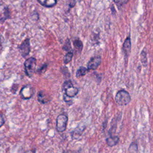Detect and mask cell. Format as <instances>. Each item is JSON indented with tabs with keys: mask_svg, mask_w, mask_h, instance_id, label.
I'll return each mask as SVG.
<instances>
[{
	"mask_svg": "<svg viewBox=\"0 0 153 153\" xmlns=\"http://www.w3.org/2000/svg\"><path fill=\"white\" fill-rule=\"evenodd\" d=\"M37 98L38 102L42 104L47 103L51 100V96L45 91H39L38 93Z\"/></svg>",
	"mask_w": 153,
	"mask_h": 153,
	"instance_id": "ba28073f",
	"label": "cell"
},
{
	"mask_svg": "<svg viewBox=\"0 0 153 153\" xmlns=\"http://www.w3.org/2000/svg\"><path fill=\"white\" fill-rule=\"evenodd\" d=\"M101 63V58L99 56H94L90 59L87 63V68L88 70L96 69Z\"/></svg>",
	"mask_w": 153,
	"mask_h": 153,
	"instance_id": "52a82bcc",
	"label": "cell"
},
{
	"mask_svg": "<svg viewBox=\"0 0 153 153\" xmlns=\"http://www.w3.org/2000/svg\"><path fill=\"white\" fill-rule=\"evenodd\" d=\"M36 63V60L34 57H29L25 62L24 66L25 73L26 75L29 77H31L33 75L35 72Z\"/></svg>",
	"mask_w": 153,
	"mask_h": 153,
	"instance_id": "3957f363",
	"label": "cell"
},
{
	"mask_svg": "<svg viewBox=\"0 0 153 153\" xmlns=\"http://www.w3.org/2000/svg\"><path fill=\"white\" fill-rule=\"evenodd\" d=\"M130 100L129 93L123 90L119 91L115 96V101L120 105H126L130 102Z\"/></svg>",
	"mask_w": 153,
	"mask_h": 153,
	"instance_id": "7a4b0ae2",
	"label": "cell"
},
{
	"mask_svg": "<svg viewBox=\"0 0 153 153\" xmlns=\"http://www.w3.org/2000/svg\"><path fill=\"white\" fill-rule=\"evenodd\" d=\"M73 55H74V53H73V51H68L65 56L64 57V60H63V62L65 64H68V63H69L71 60H72V58L73 57Z\"/></svg>",
	"mask_w": 153,
	"mask_h": 153,
	"instance_id": "5bb4252c",
	"label": "cell"
},
{
	"mask_svg": "<svg viewBox=\"0 0 153 153\" xmlns=\"http://www.w3.org/2000/svg\"><path fill=\"white\" fill-rule=\"evenodd\" d=\"M47 66V65L46 64H44V65L42 66L41 68H39V69H38V71L39 73H41L42 71H45V70L46 69Z\"/></svg>",
	"mask_w": 153,
	"mask_h": 153,
	"instance_id": "e0dca14e",
	"label": "cell"
},
{
	"mask_svg": "<svg viewBox=\"0 0 153 153\" xmlns=\"http://www.w3.org/2000/svg\"><path fill=\"white\" fill-rule=\"evenodd\" d=\"M68 117L66 115L62 114L58 115L56 119V130L59 132L64 131L67 126Z\"/></svg>",
	"mask_w": 153,
	"mask_h": 153,
	"instance_id": "277c9868",
	"label": "cell"
},
{
	"mask_svg": "<svg viewBox=\"0 0 153 153\" xmlns=\"http://www.w3.org/2000/svg\"><path fill=\"white\" fill-rule=\"evenodd\" d=\"M37 1L41 5L45 7H54L57 3V0H37Z\"/></svg>",
	"mask_w": 153,
	"mask_h": 153,
	"instance_id": "30bf717a",
	"label": "cell"
},
{
	"mask_svg": "<svg viewBox=\"0 0 153 153\" xmlns=\"http://www.w3.org/2000/svg\"><path fill=\"white\" fill-rule=\"evenodd\" d=\"M74 45L76 51L81 52L83 48V44L81 41L79 39H75L74 41Z\"/></svg>",
	"mask_w": 153,
	"mask_h": 153,
	"instance_id": "4fadbf2b",
	"label": "cell"
},
{
	"mask_svg": "<svg viewBox=\"0 0 153 153\" xmlns=\"http://www.w3.org/2000/svg\"><path fill=\"white\" fill-rule=\"evenodd\" d=\"M88 72V68H86L84 66H80L76 72V76L79 77L85 75Z\"/></svg>",
	"mask_w": 153,
	"mask_h": 153,
	"instance_id": "7c38bea8",
	"label": "cell"
},
{
	"mask_svg": "<svg viewBox=\"0 0 153 153\" xmlns=\"http://www.w3.org/2000/svg\"><path fill=\"white\" fill-rule=\"evenodd\" d=\"M4 123H5L4 119L3 117L0 114V127H2V126L4 125Z\"/></svg>",
	"mask_w": 153,
	"mask_h": 153,
	"instance_id": "ac0fdd59",
	"label": "cell"
},
{
	"mask_svg": "<svg viewBox=\"0 0 153 153\" xmlns=\"http://www.w3.org/2000/svg\"><path fill=\"white\" fill-rule=\"evenodd\" d=\"M33 94L34 90L30 85L23 86L20 91V95L23 99H29L33 96Z\"/></svg>",
	"mask_w": 153,
	"mask_h": 153,
	"instance_id": "8992f818",
	"label": "cell"
},
{
	"mask_svg": "<svg viewBox=\"0 0 153 153\" xmlns=\"http://www.w3.org/2000/svg\"><path fill=\"white\" fill-rule=\"evenodd\" d=\"M130 48H131V41H130V37L128 36L125 40L123 44V51L126 56H128V54L130 53Z\"/></svg>",
	"mask_w": 153,
	"mask_h": 153,
	"instance_id": "9c48e42d",
	"label": "cell"
},
{
	"mask_svg": "<svg viewBox=\"0 0 153 153\" xmlns=\"http://www.w3.org/2000/svg\"><path fill=\"white\" fill-rule=\"evenodd\" d=\"M62 90L65 91L64 94L70 98L75 96L79 91L78 88L74 87L70 80H67L63 82Z\"/></svg>",
	"mask_w": 153,
	"mask_h": 153,
	"instance_id": "6da1fadb",
	"label": "cell"
},
{
	"mask_svg": "<svg viewBox=\"0 0 153 153\" xmlns=\"http://www.w3.org/2000/svg\"><path fill=\"white\" fill-rule=\"evenodd\" d=\"M128 0H114V2L118 5V6H123L124 4H127Z\"/></svg>",
	"mask_w": 153,
	"mask_h": 153,
	"instance_id": "2e32d148",
	"label": "cell"
},
{
	"mask_svg": "<svg viewBox=\"0 0 153 153\" xmlns=\"http://www.w3.org/2000/svg\"><path fill=\"white\" fill-rule=\"evenodd\" d=\"M118 141L119 137L118 136H111L106 139V143L110 146H112L116 145Z\"/></svg>",
	"mask_w": 153,
	"mask_h": 153,
	"instance_id": "8fae6325",
	"label": "cell"
},
{
	"mask_svg": "<svg viewBox=\"0 0 153 153\" xmlns=\"http://www.w3.org/2000/svg\"><path fill=\"white\" fill-rule=\"evenodd\" d=\"M18 50L23 57H26L30 53V45L29 38L25 39L22 44L18 46Z\"/></svg>",
	"mask_w": 153,
	"mask_h": 153,
	"instance_id": "5b68a950",
	"label": "cell"
},
{
	"mask_svg": "<svg viewBox=\"0 0 153 153\" xmlns=\"http://www.w3.org/2000/svg\"><path fill=\"white\" fill-rule=\"evenodd\" d=\"M63 153H76L74 151H71V150H69V151H64Z\"/></svg>",
	"mask_w": 153,
	"mask_h": 153,
	"instance_id": "d6986e66",
	"label": "cell"
},
{
	"mask_svg": "<svg viewBox=\"0 0 153 153\" xmlns=\"http://www.w3.org/2000/svg\"><path fill=\"white\" fill-rule=\"evenodd\" d=\"M63 49L65 51H71L72 50V48H71V42L69 41V40L68 39H66V41H65L64 45L63 47Z\"/></svg>",
	"mask_w": 153,
	"mask_h": 153,
	"instance_id": "9a60e30c",
	"label": "cell"
}]
</instances>
